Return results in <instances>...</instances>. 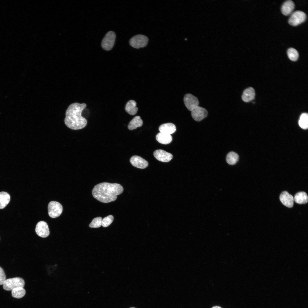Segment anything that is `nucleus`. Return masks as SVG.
<instances>
[{
  "label": "nucleus",
  "instance_id": "f257e3e1",
  "mask_svg": "<svg viewBox=\"0 0 308 308\" xmlns=\"http://www.w3.org/2000/svg\"><path fill=\"white\" fill-rule=\"evenodd\" d=\"M123 191L120 184L103 182L95 185L92 190L93 197L100 202L107 203L115 201Z\"/></svg>",
  "mask_w": 308,
  "mask_h": 308
},
{
  "label": "nucleus",
  "instance_id": "f03ea898",
  "mask_svg": "<svg viewBox=\"0 0 308 308\" xmlns=\"http://www.w3.org/2000/svg\"><path fill=\"white\" fill-rule=\"evenodd\" d=\"M85 103L75 102L70 104L65 113L64 122L68 128L73 130H78L84 127L87 120L82 115L83 111L86 107Z\"/></svg>",
  "mask_w": 308,
  "mask_h": 308
},
{
  "label": "nucleus",
  "instance_id": "7ed1b4c3",
  "mask_svg": "<svg viewBox=\"0 0 308 308\" xmlns=\"http://www.w3.org/2000/svg\"><path fill=\"white\" fill-rule=\"evenodd\" d=\"M25 285L24 279L20 277H16L6 279L3 284V288L7 291L12 290L19 287H23Z\"/></svg>",
  "mask_w": 308,
  "mask_h": 308
},
{
  "label": "nucleus",
  "instance_id": "20e7f679",
  "mask_svg": "<svg viewBox=\"0 0 308 308\" xmlns=\"http://www.w3.org/2000/svg\"><path fill=\"white\" fill-rule=\"evenodd\" d=\"M307 16L305 13L301 11H295L292 13L288 22L293 26H297L305 21Z\"/></svg>",
  "mask_w": 308,
  "mask_h": 308
},
{
  "label": "nucleus",
  "instance_id": "39448f33",
  "mask_svg": "<svg viewBox=\"0 0 308 308\" xmlns=\"http://www.w3.org/2000/svg\"><path fill=\"white\" fill-rule=\"evenodd\" d=\"M116 38V34L114 31H110L107 32L102 40V48L106 50H111L114 44Z\"/></svg>",
  "mask_w": 308,
  "mask_h": 308
},
{
  "label": "nucleus",
  "instance_id": "423d86ee",
  "mask_svg": "<svg viewBox=\"0 0 308 308\" xmlns=\"http://www.w3.org/2000/svg\"><path fill=\"white\" fill-rule=\"evenodd\" d=\"M148 38L146 36L139 34L132 37L129 40V43L132 47L139 48L145 46L148 43Z\"/></svg>",
  "mask_w": 308,
  "mask_h": 308
},
{
  "label": "nucleus",
  "instance_id": "0eeeda50",
  "mask_svg": "<svg viewBox=\"0 0 308 308\" xmlns=\"http://www.w3.org/2000/svg\"><path fill=\"white\" fill-rule=\"evenodd\" d=\"M48 209L49 216L51 218H54L58 217L61 214L63 207L62 205L58 202L51 201L48 204Z\"/></svg>",
  "mask_w": 308,
  "mask_h": 308
},
{
  "label": "nucleus",
  "instance_id": "6e6552de",
  "mask_svg": "<svg viewBox=\"0 0 308 308\" xmlns=\"http://www.w3.org/2000/svg\"><path fill=\"white\" fill-rule=\"evenodd\" d=\"M183 100L185 106L189 110L191 111L198 106L199 104L198 98L190 94H186L184 97Z\"/></svg>",
  "mask_w": 308,
  "mask_h": 308
},
{
  "label": "nucleus",
  "instance_id": "1a4fd4ad",
  "mask_svg": "<svg viewBox=\"0 0 308 308\" xmlns=\"http://www.w3.org/2000/svg\"><path fill=\"white\" fill-rule=\"evenodd\" d=\"M193 118L195 121H199L206 117L208 114L207 110L199 106L196 107L191 111Z\"/></svg>",
  "mask_w": 308,
  "mask_h": 308
},
{
  "label": "nucleus",
  "instance_id": "9d476101",
  "mask_svg": "<svg viewBox=\"0 0 308 308\" xmlns=\"http://www.w3.org/2000/svg\"><path fill=\"white\" fill-rule=\"evenodd\" d=\"M35 232L36 234L42 238H46L50 234V231L47 223L44 221H40L37 224Z\"/></svg>",
  "mask_w": 308,
  "mask_h": 308
},
{
  "label": "nucleus",
  "instance_id": "9b49d317",
  "mask_svg": "<svg viewBox=\"0 0 308 308\" xmlns=\"http://www.w3.org/2000/svg\"><path fill=\"white\" fill-rule=\"evenodd\" d=\"M153 155L157 160L163 162H169L173 157L172 154L162 149L155 150L153 153Z\"/></svg>",
  "mask_w": 308,
  "mask_h": 308
},
{
  "label": "nucleus",
  "instance_id": "f8f14e48",
  "mask_svg": "<svg viewBox=\"0 0 308 308\" xmlns=\"http://www.w3.org/2000/svg\"><path fill=\"white\" fill-rule=\"evenodd\" d=\"M130 161L133 166L138 168L145 169L148 165V163L147 161L137 155L131 157Z\"/></svg>",
  "mask_w": 308,
  "mask_h": 308
},
{
  "label": "nucleus",
  "instance_id": "ddd939ff",
  "mask_svg": "<svg viewBox=\"0 0 308 308\" xmlns=\"http://www.w3.org/2000/svg\"><path fill=\"white\" fill-rule=\"evenodd\" d=\"M279 199L282 203L286 207L291 208L293 206L294 197L287 192H283L280 195Z\"/></svg>",
  "mask_w": 308,
  "mask_h": 308
},
{
  "label": "nucleus",
  "instance_id": "4468645a",
  "mask_svg": "<svg viewBox=\"0 0 308 308\" xmlns=\"http://www.w3.org/2000/svg\"><path fill=\"white\" fill-rule=\"evenodd\" d=\"M295 6V4L292 1H287L284 3L281 6V13L285 15H289L293 10Z\"/></svg>",
  "mask_w": 308,
  "mask_h": 308
},
{
  "label": "nucleus",
  "instance_id": "2eb2a0df",
  "mask_svg": "<svg viewBox=\"0 0 308 308\" xmlns=\"http://www.w3.org/2000/svg\"><path fill=\"white\" fill-rule=\"evenodd\" d=\"M255 92L254 89L252 87H250L244 91L242 95V100L246 102H249L254 99Z\"/></svg>",
  "mask_w": 308,
  "mask_h": 308
},
{
  "label": "nucleus",
  "instance_id": "dca6fc26",
  "mask_svg": "<svg viewBox=\"0 0 308 308\" xmlns=\"http://www.w3.org/2000/svg\"><path fill=\"white\" fill-rule=\"evenodd\" d=\"M159 130L160 132L170 134L174 133L176 130L175 125L171 123L162 124L160 125Z\"/></svg>",
  "mask_w": 308,
  "mask_h": 308
},
{
  "label": "nucleus",
  "instance_id": "f3484780",
  "mask_svg": "<svg viewBox=\"0 0 308 308\" xmlns=\"http://www.w3.org/2000/svg\"><path fill=\"white\" fill-rule=\"evenodd\" d=\"M125 110L127 113L131 115L135 114L138 110L136 102L133 100H130L128 101L126 104Z\"/></svg>",
  "mask_w": 308,
  "mask_h": 308
},
{
  "label": "nucleus",
  "instance_id": "a211bd4d",
  "mask_svg": "<svg viewBox=\"0 0 308 308\" xmlns=\"http://www.w3.org/2000/svg\"><path fill=\"white\" fill-rule=\"evenodd\" d=\"M156 138L159 142L164 144L170 143L172 140V136L170 134L160 132L157 135Z\"/></svg>",
  "mask_w": 308,
  "mask_h": 308
},
{
  "label": "nucleus",
  "instance_id": "6ab92c4d",
  "mask_svg": "<svg viewBox=\"0 0 308 308\" xmlns=\"http://www.w3.org/2000/svg\"><path fill=\"white\" fill-rule=\"evenodd\" d=\"M294 197V201L299 204H305L308 201V197L307 193L305 192H300L297 193Z\"/></svg>",
  "mask_w": 308,
  "mask_h": 308
},
{
  "label": "nucleus",
  "instance_id": "aec40b11",
  "mask_svg": "<svg viewBox=\"0 0 308 308\" xmlns=\"http://www.w3.org/2000/svg\"><path fill=\"white\" fill-rule=\"evenodd\" d=\"M143 121L140 116H137L134 117L129 122L128 128L130 130H133L138 127L141 126Z\"/></svg>",
  "mask_w": 308,
  "mask_h": 308
},
{
  "label": "nucleus",
  "instance_id": "412c9836",
  "mask_svg": "<svg viewBox=\"0 0 308 308\" xmlns=\"http://www.w3.org/2000/svg\"><path fill=\"white\" fill-rule=\"evenodd\" d=\"M10 200V196L8 193L5 192H0V209L5 207Z\"/></svg>",
  "mask_w": 308,
  "mask_h": 308
},
{
  "label": "nucleus",
  "instance_id": "4be33fe9",
  "mask_svg": "<svg viewBox=\"0 0 308 308\" xmlns=\"http://www.w3.org/2000/svg\"><path fill=\"white\" fill-rule=\"evenodd\" d=\"M239 157V155L237 153L231 151L227 155L226 158V161L227 163L230 165H234L238 161Z\"/></svg>",
  "mask_w": 308,
  "mask_h": 308
},
{
  "label": "nucleus",
  "instance_id": "5701e85b",
  "mask_svg": "<svg viewBox=\"0 0 308 308\" xmlns=\"http://www.w3.org/2000/svg\"><path fill=\"white\" fill-rule=\"evenodd\" d=\"M25 290L22 287L15 288L11 291L12 296L14 298L18 299L23 297L25 295Z\"/></svg>",
  "mask_w": 308,
  "mask_h": 308
},
{
  "label": "nucleus",
  "instance_id": "b1692460",
  "mask_svg": "<svg viewBox=\"0 0 308 308\" xmlns=\"http://www.w3.org/2000/svg\"><path fill=\"white\" fill-rule=\"evenodd\" d=\"M300 127L304 129L307 128L308 126V116L307 114L303 113L301 115L299 121Z\"/></svg>",
  "mask_w": 308,
  "mask_h": 308
},
{
  "label": "nucleus",
  "instance_id": "393cba45",
  "mask_svg": "<svg viewBox=\"0 0 308 308\" xmlns=\"http://www.w3.org/2000/svg\"><path fill=\"white\" fill-rule=\"evenodd\" d=\"M287 54L289 59L293 61H296L299 56L298 51L295 49L292 48H290L288 49L287 51Z\"/></svg>",
  "mask_w": 308,
  "mask_h": 308
},
{
  "label": "nucleus",
  "instance_id": "a878e982",
  "mask_svg": "<svg viewBox=\"0 0 308 308\" xmlns=\"http://www.w3.org/2000/svg\"><path fill=\"white\" fill-rule=\"evenodd\" d=\"M102 219L101 217L94 218L89 225V227L92 228H98L102 225Z\"/></svg>",
  "mask_w": 308,
  "mask_h": 308
},
{
  "label": "nucleus",
  "instance_id": "bb28decb",
  "mask_svg": "<svg viewBox=\"0 0 308 308\" xmlns=\"http://www.w3.org/2000/svg\"><path fill=\"white\" fill-rule=\"evenodd\" d=\"M114 219L113 216L109 215L102 219V226L104 227L109 226L113 222Z\"/></svg>",
  "mask_w": 308,
  "mask_h": 308
},
{
  "label": "nucleus",
  "instance_id": "cd10ccee",
  "mask_svg": "<svg viewBox=\"0 0 308 308\" xmlns=\"http://www.w3.org/2000/svg\"><path fill=\"white\" fill-rule=\"evenodd\" d=\"M6 276L3 269L0 267V285H3L6 280Z\"/></svg>",
  "mask_w": 308,
  "mask_h": 308
},
{
  "label": "nucleus",
  "instance_id": "c85d7f7f",
  "mask_svg": "<svg viewBox=\"0 0 308 308\" xmlns=\"http://www.w3.org/2000/svg\"><path fill=\"white\" fill-rule=\"evenodd\" d=\"M212 308H222L221 307H219V306H215L213 307Z\"/></svg>",
  "mask_w": 308,
  "mask_h": 308
},
{
  "label": "nucleus",
  "instance_id": "c756f323",
  "mask_svg": "<svg viewBox=\"0 0 308 308\" xmlns=\"http://www.w3.org/2000/svg\"><path fill=\"white\" fill-rule=\"evenodd\" d=\"M135 308V307H130V308Z\"/></svg>",
  "mask_w": 308,
  "mask_h": 308
}]
</instances>
